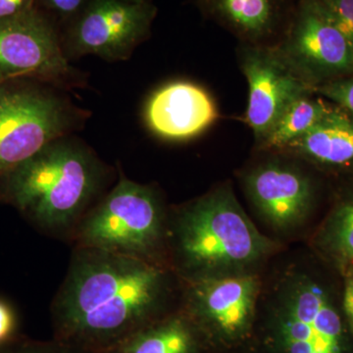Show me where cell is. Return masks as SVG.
Masks as SVG:
<instances>
[{"label": "cell", "instance_id": "e0dca14e", "mask_svg": "<svg viewBox=\"0 0 353 353\" xmlns=\"http://www.w3.org/2000/svg\"><path fill=\"white\" fill-rule=\"evenodd\" d=\"M315 252L341 274L353 266V196L336 204L313 236Z\"/></svg>", "mask_w": 353, "mask_h": 353}, {"label": "cell", "instance_id": "30bf717a", "mask_svg": "<svg viewBox=\"0 0 353 353\" xmlns=\"http://www.w3.org/2000/svg\"><path fill=\"white\" fill-rule=\"evenodd\" d=\"M243 183L260 219L276 233L296 231L312 213L314 183L299 167L266 162L248 172Z\"/></svg>", "mask_w": 353, "mask_h": 353}, {"label": "cell", "instance_id": "52a82bcc", "mask_svg": "<svg viewBox=\"0 0 353 353\" xmlns=\"http://www.w3.org/2000/svg\"><path fill=\"white\" fill-rule=\"evenodd\" d=\"M283 55L313 88L353 75V46L314 0H303Z\"/></svg>", "mask_w": 353, "mask_h": 353}, {"label": "cell", "instance_id": "9a60e30c", "mask_svg": "<svg viewBox=\"0 0 353 353\" xmlns=\"http://www.w3.org/2000/svg\"><path fill=\"white\" fill-rule=\"evenodd\" d=\"M202 343L179 306L132 334L112 353H199Z\"/></svg>", "mask_w": 353, "mask_h": 353}, {"label": "cell", "instance_id": "ba28073f", "mask_svg": "<svg viewBox=\"0 0 353 353\" xmlns=\"http://www.w3.org/2000/svg\"><path fill=\"white\" fill-rule=\"evenodd\" d=\"M61 102L31 90L0 92V178L62 138Z\"/></svg>", "mask_w": 353, "mask_h": 353}, {"label": "cell", "instance_id": "d4e9b609", "mask_svg": "<svg viewBox=\"0 0 353 353\" xmlns=\"http://www.w3.org/2000/svg\"><path fill=\"white\" fill-rule=\"evenodd\" d=\"M25 1L26 0H0V18L15 15Z\"/></svg>", "mask_w": 353, "mask_h": 353}, {"label": "cell", "instance_id": "8fae6325", "mask_svg": "<svg viewBox=\"0 0 353 353\" xmlns=\"http://www.w3.org/2000/svg\"><path fill=\"white\" fill-rule=\"evenodd\" d=\"M154 9L145 1L95 0L81 18L72 38L76 54L126 59L145 38Z\"/></svg>", "mask_w": 353, "mask_h": 353}, {"label": "cell", "instance_id": "5b68a950", "mask_svg": "<svg viewBox=\"0 0 353 353\" xmlns=\"http://www.w3.org/2000/svg\"><path fill=\"white\" fill-rule=\"evenodd\" d=\"M168 220L157 190L121 175L81 221L70 243L170 267Z\"/></svg>", "mask_w": 353, "mask_h": 353}, {"label": "cell", "instance_id": "ac0fdd59", "mask_svg": "<svg viewBox=\"0 0 353 353\" xmlns=\"http://www.w3.org/2000/svg\"><path fill=\"white\" fill-rule=\"evenodd\" d=\"M303 95L285 109L260 146L265 150H283L310 131L331 110L321 99Z\"/></svg>", "mask_w": 353, "mask_h": 353}, {"label": "cell", "instance_id": "4fadbf2b", "mask_svg": "<svg viewBox=\"0 0 353 353\" xmlns=\"http://www.w3.org/2000/svg\"><path fill=\"white\" fill-rule=\"evenodd\" d=\"M146 124L153 134L170 141L199 136L217 119L215 102L196 83L176 81L158 88L146 103Z\"/></svg>", "mask_w": 353, "mask_h": 353}, {"label": "cell", "instance_id": "5bb4252c", "mask_svg": "<svg viewBox=\"0 0 353 353\" xmlns=\"http://www.w3.org/2000/svg\"><path fill=\"white\" fill-rule=\"evenodd\" d=\"M283 150L325 168L353 171V117L332 108L310 131Z\"/></svg>", "mask_w": 353, "mask_h": 353}, {"label": "cell", "instance_id": "cb8c5ba5", "mask_svg": "<svg viewBox=\"0 0 353 353\" xmlns=\"http://www.w3.org/2000/svg\"><path fill=\"white\" fill-rule=\"evenodd\" d=\"M55 10L64 14L75 12L81 6L83 0H48Z\"/></svg>", "mask_w": 353, "mask_h": 353}, {"label": "cell", "instance_id": "7402d4cb", "mask_svg": "<svg viewBox=\"0 0 353 353\" xmlns=\"http://www.w3.org/2000/svg\"><path fill=\"white\" fill-rule=\"evenodd\" d=\"M17 327L15 311L12 306L0 299V347L13 338Z\"/></svg>", "mask_w": 353, "mask_h": 353}, {"label": "cell", "instance_id": "3957f363", "mask_svg": "<svg viewBox=\"0 0 353 353\" xmlns=\"http://www.w3.org/2000/svg\"><path fill=\"white\" fill-rule=\"evenodd\" d=\"M105 175L94 153L60 138L0 178V199L41 233L70 243Z\"/></svg>", "mask_w": 353, "mask_h": 353}, {"label": "cell", "instance_id": "7c38bea8", "mask_svg": "<svg viewBox=\"0 0 353 353\" xmlns=\"http://www.w3.org/2000/svg\"><path fill=\"white\" fill-rule=\"evenodd\" d=\"M68 72L48 23L31 14L0 18V78L36 74L55 79Z\"/></svg>", "mask_w": 353, "mask_h": 353}, {"label": "cell", "instance_id": "2e32d148", "mask_svg": "<svg viewBox=\"0 0 353 353\" xmlns=\"http://www.w3.org/2000/svg\"><path fill=\"white\" fill-rule=\"evenodd\" d=\"M211 13L243 38L270 34L280 17L282 0H206Z\"/></svg>", "mask_w": 353, "mask_h": 353}, {"label": "cell", "instance_id": "d6986e66", "mask_svg": "<svg viewBox=\"0 0 353 353\" xmlns=\"http://www.w3.org/2000/svg\"><path fill=\"white\" fill-rule=\"evenodd\" d=\"M353 46V0H314Z\"/></svg>", "mask_w": 353, "mask_h": 353}, {"label": "cell", "instance_id": "44dd1931", "mask_svg": "<svg viewBox=\"0 0 353 353\" xmlns=\"http://www.w3.org/2000/svg\"><path fill=\"white\" fill-rule=\"evenodd\" d=\"M343 276V289L341 296V308L343 319L350 334L353 336V266Z\"/></svg>", "mask_w": 353, "mask_h": 353}, {"label": "cell", "instance_id": "7a4b0ae2", "mask_svg": "<svg viewBox=\"0 0 353 353\" xmlns=\"http://www.w3.org/2000/svg\"><path fill=\"white\" fill-rule=\"evenodd\" d=\"M276 250L231 188H218L169 212V265L181 281L254 273Z\"/></svg>", "mask_w": 353, "mask_h": 353}, {"label": "cell", "instance_id": "8992f818", "mask_svg": "<svg viewBox=\"0 0 353 353\" xmlns=\"http://www.w3.org/2000/svg\"><path fill=\"white\" fill-rule=\"evenodd\" d=\"M262 287L257 272L181 281L180 308L194 325L202 341L232 347L252 334Z\"/></svg>", "mask_w": 353, "mask_h": 353}, {"label": "cell", "instance_id": "603a6c76", "mask_svg": "<svg viewBox=\"0 0 353 353\" xmlns=\"http://www.w3.org/2000/svg\"><path fill=\"white\" fill-rule=\"evenodd\" d=\"M3 353H83L74 348L65 345L63 343H57L52 345H22L20 347L9 350V352Z\"/></svg>", "mask_w": 353, "mask_h": 353}, {"label": "cell", "instance_id": "ffe728a7", "mask_svg": "<svg viewBox=\"0 0 353 353\" xmlns=\"http://www.w3.org/2000/svg\"><path fill=\"white\" fill-rule=\"evenodd\" d=\"M314 92L334 101L353 117V75L318 85Z\"/></svg>", "mask_w": 353, "mask_h": 353}, {"label": "cell", "instance_id": "9c48e42d", "mask_svg": "<svg viewBox=\"0 0 353 353\" xmlns=\"http://www.w3.org/2000/svg\"><path fill=\"white\" fill-rule=\"evenodd\" d=\"M241 65L248 83L245 121L260 145L285 109L313 94L314 88L292 68L280 48H248Z\"/></svg>", "mask_w": 353, "mask_h": 353}, {"label": "cell", "instance_id": "6da1fadb", "mask_svg": "<svg viewBox=\"0 0 353 353\" xmlns=\"http://www.w3.org/2000/svg\"><path fill=\"white\" fill-rule=\"evenodd\" d=\"M181 281L166 265L74 248L51 306L57 341L83 353H112L173 310Z\"/></svg>", "mask_w": 353, "mask_h": 353}, {"label": "cell", "instance_id": "277c9868", "mask_svg": "<svg viewBox=\"0 0 353 353\" xmlns=\"http://www.w3.org/2000/svg\"><path fill=\"white\" fill-rule=\"evenodd\" d=\"M260 299L267 352L352 353L341 299L307 267L289 265Z\"/></svg>", "mask_w": 353, "mask_h": 353}]
</instances>
